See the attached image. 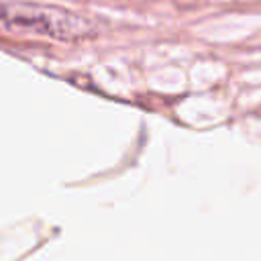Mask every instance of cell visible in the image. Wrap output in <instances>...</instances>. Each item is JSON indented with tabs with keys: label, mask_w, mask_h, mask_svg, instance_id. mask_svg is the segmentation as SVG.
<instances>
[{
	"label": "cell",
	"mask_w": 261,
	"mask_h": 261,
	"mask_svg": "<svg viewBox=\"0 0 261 261\" xmlns=\"http://www.w3.org/2000/svg\"><path fill=\"white\" fill-rule=\"evenodd\" d=\"M0 31L49 37L57 41H75L92 35L94 22L59 6L8 2L0 4Z\"/></svg>",
	"instance_id": "obj_1"
}]
</instances>
